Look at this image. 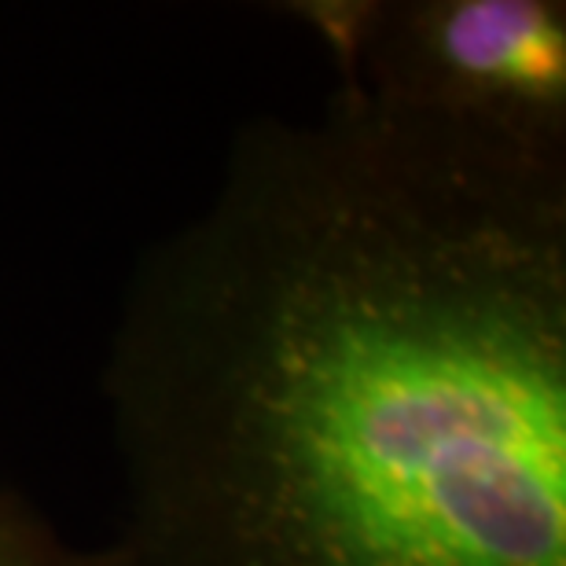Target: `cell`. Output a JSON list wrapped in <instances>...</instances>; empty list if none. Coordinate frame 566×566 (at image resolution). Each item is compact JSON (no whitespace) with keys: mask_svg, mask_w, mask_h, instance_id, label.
I'll use <instances>...</instances> for the list:
<instances>
[{"mask_svg":"<svg viewBox=\"0 0 566 566\" xmlns=\"http://www.w3.org/2000/svg\"><path fill=\"white\" fill-rule=\"evenodd\" d=\"M99 401L122 566H566V163L346 85L251 118Z\"/></svg>","mask_w":566,"mask_h":566,"instance_id":"obj_1","label":"cell"},{"mask_svg":"<svg viewBox=\"0 0 566 566\" xmlns=\"http://www.w3.org/2000/svg\"><path fill=\"white\" fill-rule=\"evenodd\" d=\"M338 85L390 115L566 163L563 0H294Z\"/></svg>","mask_w":566,"mask_h":566,"instance_id":"obj_2","label":"cell"},{"mask_svg":"<svg viewBox=\"0 0 566 566\" xmlns=\"http://www.w3.org/2000/svg\"><path fill=\"white\" fill-rule=\"evenodd\" d=\"M0 566H122L111 545L82 548L30 496L0 485Z\"/></svg>","mask_w":566,"mask_h":566,"instance_id":"obj_3","label":"cell"}]
</instances>
